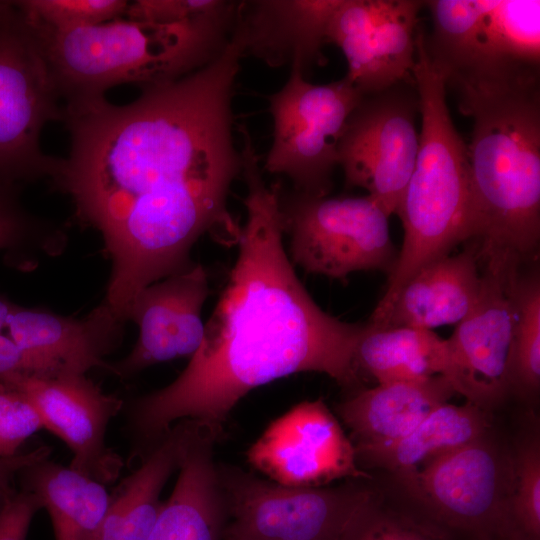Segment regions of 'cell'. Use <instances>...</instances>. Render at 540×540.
Here are the masks:
<instances>
[{"label": "cell", "instance_id": "d590c367", "mask_svg": "<svg viewBox=\"0 0 540 540\" xmlns=\"http://www.w3.org/2000/svg\"><path fill=\"white\" fill-rule=\"evenodd\" d=\"M50 454L49 446L42 445L12 457L0 458V511L17 491L14 484L21 470L35 462L49 458Z\"/></svg>", "mask_w": 540, "mask_h": 540}, {"label": "cell", "instance_id": "cb8c5ba5", "mask_svg": "<svg viewBox=\"0 0 540 540\" xmlns=\"http://www.w3.org/2000/svg\"><path fill=\"white\" fill-rule=\"evenodd\" d=\"M487 412L467 401L445 403L430 412L401 440L356 456L367 466L384 468L404 483L435 459L489 431Z\"/></svg>", "mask_w": 540, "mask_h": 540}, {"label": "cell", "instance_id": "e575fe53", "mask_svg": "<svg viewBox=\"0 0 540 540\" xmlns=\"http://www.w3.org/2000/svg\"><path fill=\"white\" fill-rule=\"evenodd\" d=\"M52 369L20 347L6 332H0V379L11 375H49Z\"/></svg>", "mask_w": 540, "mask_h": 540}, {"label": "cell", "instance_id": "74e56055", "mask_svg": "<svg viewBox=\"0 0 540 540\" xmlns=\"http://www.w3.org/2000/svg\"><path fill=\"white\" fill-rule=\"evenodd\" d=\"M508 540H533V539L527 538L525 536H516V537L510 538Z\"/></svg>", "mask_w": 540, "mask_h": 540}, {"label": "cell", "instance_id": "ba28073f", "mask_svg": "<svg viewBox=\"0 0 540 540\" xmlns=\"http://www.w3.org/2000/svg\"><path fill=\"white\" fill-rule=\"evenodd\" d=\"M228 522L224 540H339L374 494L346 483L290 486L217 464Z\"/></svg>", "mask_w": 540, "mask_h": 540}, {"label": "cell", "instance_id": "7a4b0ae2", "mask_svg": "<svg viewBox=\"0 0 540 540\" xmlns=\"http://www.w3.org/2000/svg\"><path fill=\"white\" fill-rule=\"evenodd\" d=\"M241 156L247 217L237 258L185 369L126 407L134 457L182 420L219 438L245 395L285 376L318 372L343 386L358 383L354 352L365 325L333 317L309 295L284 248L281 186L265 183L251 141Z\"/></svg>", "mask_w": 540, "mask_h": 540}, {"label": "cell", "instance_id": "44dd1931", "mask_svg": "<svg viewBox=\"0 0 540 540\" xmlns=\"http://www.w3.org/2000/svg\"><path fill=\"white\" fill-rule=\"evenodd\" d=\"M481 288L477 248L471 243L457 254L428 263L399 289L387 309L368 325L432 330L458 324L474 308Z\"/></svg>", "mask_w": 540, "mask_h": 540}, {"label": "cell", "instance_id": "484cf974", "mask_svg": "<svg viewBox=\"0 0 540 540\" xmlns=\"http://www.w3.org/2000/svg\"><path fill=\"white\" fill-rule=\"evenodd\" d=\"M180 425L175 424L111 494L98 540H148L161 492L178 468Z\"/></svg>", "mask_w": 540, "mask_h": 540}, {"label": "cell", "instance_id": "d6a6232c", "mask_svg": "<svg viewBox=\"0 0 540 540\" xmlns=\"http://www.w3.org/2000/svg\"><path fill=\"white\" fill-rule=\"evenodd\" d=\"M224 0H136L128 3L125 18L153 23H177L210 14Z\"/></svg>", "mask_w": 540, "mask_h": 540}, {"label": "cell", "instance_id": "3957f363", "mask_svg": "<svg viewBox=\"0 0 540 540\" xmlns=\"http://www.w3.org/2000/svg\"><path fill=\"white\" fill-rule=\"evenodd\" d=\"M473 119L467 145L471 238L479 264L524 266L540 242V85L458 89Z\"/></svg>", "mask_w": 540, "mask_h": 540}, {"label": "cell", "instance_id": "4fadbf2b", "mask_svg": "<svg viewBox=\"0 0 540 540\" xmlns=\"http://www.w3.org/2000/svg\"><path fill=\"white\" fill-rule=\"evenodd\" d=\"M522 268L499 262L480 264L477 303L447 339L452 364L450 381L457 393L485 411L511 393L514 289Z\"/></svg>", "mask_w": 540, "mask_h": 540}, {"label": "cell", "instance_id": "1f68e13d", "mask_svg": "<svg viewBox=\"0 0 540 540\" xmlns=\"http://www.w3.org/2000/svg\"><path fill=\"white\" fill-rule=\"evenodd\" d=\"M42 428L41 418L29 400L0 383V458L20 453L26 440Z\"/></svg>", "mask_w": 540, "mask_h": 540}, {"label": "cell", "instance_id": "ffe728a7", "mask_svg": "<svg viewBox=\"0 0 540 540\" xmlns=\"http://www.w3.org/2000/svg\"><path fill=\"white\" fill-rule=\"evenodd\" d=\"M125 322L104 301L79 319L16 305L4 332L57 370L85 374L109 370L104 358L121 344Z\"/></svg>", "mask_w": 540, "mask_h": 540}, {"label": "cell", "instance_id": "ac0fdd59", "mask_svg": "<svg viewBox=\"0 0 540 540\" xmlns=\"http://www.w3.org/2000/svg\"><path fill=\"white\" fill-rule=\"evenodd\" d=\"M340 0L238 1L231 36L243 56H253L270 67L297 65L303 75L327 58V29Z\"/></svg>", "mask_w": 540, "mask_h": 540}, {"label": "cell", "instance_id": "6da1fadb", "mask_svg": "<svg viewBox=\"0 0 540 540\" xmlns=\"http://www.w3.org/2000/svg\"><path fill=\"white\" fill-rule=\"evenodd\" d=\"M243 57L231 37L208 65L141 88L129 104L64 105L70 150L51 182L100 233L111 260L103 301L120 316L145 287L189 266L205 233L237 241L227 199L242 172L232 98Z\"/></svg>", "mask_w": 540, "mask_h": 540}, {"label": "cell", "instance_id": "603a6c76", "mask_svg": "<svg viewBox=\"0 0 540 540\" xmlns=\"http://www.w3.org/2000/svg\"><path fill=\"white\" fill-rule=\"evenodd\" d=\"M18 478L47 510L55 540H98L111 498L106 485L49 458L25 467Z\"/></svg>", "mask_w": 540, "mask_h": 540}, {"label": "cell", "instance_id": "d4e9b609", "mask_svg": "<svg viewBox=\"0 0 540 540\" xmlns=\"http://www.w3.org/2000/svg\"><path fill=\"white\" fill-rule=\"evenodd\" d=\"M354 362L378 384L410 382L436 375L450 380L452 364L447 339L432 330L365 325ZM452 383V382H451Z\"/></svg>", "mask_w": 540, "mask_h": 540}, {"label": "cell", "instance_id": "5bb4252c", "mask_svg": "<svg viewBox=\"0 0 540 540\" xmlns=\"http://www.w3.org/2000/svg\"><path fill=\"white\" fill-rule=\"evenodd\" d=\"M0 383L25 396L38 412L43 427L72 452L70 467L104 485L123 470V458L106 444L110 421L124 408L117 396L76 372L52 375H11Z\"/></svg>", "mask_w": 540, "mask_h": 540}, {"label": "cell", "instance_id": "9c48e42d", "mask_svg": "<svg viewBox=\"0 0 540 540\" xmlns=\"http://www.w3.org/2000/svg\"><path fill=\"white\" fill-rule=\"evenodd\" d=\"M280 211L289 258L308 273L344 279L357 271L390 274L396 266L389 216L368 195L284 194L281 188Z\"/></svg>", "mask_w": 540, "mask_h": 540}, {"label": "cell", "instance_id": "52a82bcc", "mask_svg": "<svg viewBox=\"0 0 540 540\" xmlns=\"http://www.w3.org/2000/svg\"><path fill=\"white\" fill-rule=\"evenodd\" d=\"M53 121H64V104L38 40L13 1H0V182L55 177L62 158L41 147Z\"/></svg>", "mask_w": 540, "mask_h": 540}, {"label": "cell", "instance_id": "4316f807", "mask_svg": "<svg viewBox=\"0 0 540 540\" xmlns=\"http://www.w3.org/2000/svg\"><path fill=\"white\" fill-rule=\"evenodd\" d=\"M515 321L509 364L511 392L535 395L540 387V275L520 270L514 289Z\"/></svg>", "mask_w": 540, "mask_h": 540}, {"label": "cell", "instance_id": "83f0119b", "mask_svg": "<svg viewBox=\"0 0 540 540\" xmlns=\"http://www.w3.org/2000/svg\"><path fill=\"white\" fill-rule=\"evenodd\" d=\"M19 188L0 182V251L11 261L34 254H60L67 240L64 229L30 213L21 202Z\"/></svg>", "mask_w": 540, "mask_h": 540}, {"label": "cell", "instance_id": "f546056e", "mask_svg": "<svg viewBox=\"0 0 540 540\" xmlns=\"http://www.w3.org/2000/svg\"><path fill=\"white\" fill-rule=\"evenodd\" d=\"M513 458L512 517L518 533L540 540V444L526 437Z\"/></svg>", "mask_w": 540, "mask_h": 540}, {"label": "cell", "instance_id": "2e32d148", "mask_svg": "<svg viewBox=\"0 0 540 540\" xmlns=\"http://www.w3.org/2000/svg\"><path fill=\"white\" fill-rule=\"evenodd\" d=\"M247 458L270 480L290 486L369 477L358 467L351 440L320 399L301 402L269 424Z\"/></svg>", "mask_w": 540, "mask_h": 540}, {"label": "cell", "instance_id": "7402d4cb", "mask_svg": "<svg viewBox=\"0 0 540 540\" xmlns=\"http://www.w3.org/2000/svg\"><path fill=\"white\" fill-rule=\"evenodd\" d=\"M455 393L446 376L436 375L360 390L337 410L352 433L357 456L401 440Z\"/></svg>", "mask_w": 540, "mask_h": 540}, {"label": "cell", "instance_id": "e0dca14e", "mask_svg": "<svg viewBox=\"0 0 540 540\" xmlns=\"http://www.w3.org/2000/svg\"><path fill=\"white\" fill-rule=\"evenodd\" d=\"M208 294L207 272L199 263L145 287L128 313L138 326V339L109 371L124 379L157 363L192 357L203 341L202 308Z\"/></svg>", "mask_w": 540, "mask_h": 540}, {"label": "cell", "instance_id": "9a60e30c", "mask_svg": "<svg viewBox=\"0 0 540 540\" xmlns=\"http://www.w3.org/2000/svg\"><path fill=\"white\" fill-rule=\"evenodd\" d=\"M424 1L340 0L327 29L338 46L346 77L365 97L413 81L418 16Z\"/></svg>", "mask_w": 540, "mask_h": 540}, {"label": "cell", "instance_id": "4dcf8cb0", "mask_svg": "<svg viewBox=\"0 0 540 540\" xmlns=\"http://www.w3.org/2000/svg\"><path fill=\"white\" fill-rule=\"evenodd\" d=\"M339 540H447L442 530L385 507L371 498L358 511Z\"/></svg>", "mask_w": 540, "mask_h": 540}, {"label": "cell", "instance_id": "277c9868", "mask_svg": "<svg viewBox=\"0 0 540 540\" xmlns=\"http://www.w3.org/2000/svg\"><path fill=\"white\" fill-rule=\"evenodd\" d=\"M238 1L177 23L125 17L55 31L27 21L64 105L104 98L112 87L175 81L215 60L230 41ZM24 17V16H23Z\"/></svg>", "mask_w": 540, "mask_h": 540}, {"label": "cell", "instance_id": "8d00e7d4", "mask_svg": "<svg viewBox=\"0 0 540 540\" xmlns=\"http://www.w3.org/2000/svg\"><path fill=\"white\" fill-rule=\"evenodd\" d=\"M16 304L8 298L0 294V332H3L8 320Z\"/></svg>", "mask_w": 540, "mask_h": 540}, {"label": "cell", "instance_id": "8fae6325", "mask_svg": "<svg viewBox=\"0 0 540 540\" xmlns=\"http://www.w3.org/2000/svg\"><path fill=\"white\" fill-rule=\"evenodd\" d=\"M402 484L438 523L471 540L522 536L512 517L513 458L489 431Z\"/></svg>", "mask_w": 540, "mask_h": 540}, {"label": "cell", "instance_id": "7c38bea8", "mask_svg": "<svg viewBox=\"0 0 540 540\" xmlns=\"http://www.w3.org/2000/svg\"><path fill=\"white\" fill-rule=\"evenodd\" d=\"M396 87L362 99L338 147L346 184L365 189L388 216L397 213L419 147L418 97Z\"/></svg>", "mask_w": 540, "mask_h": 540}, {"label": "cell", "instance_id": "5b68a950", "mask_svg": "<svg viewBox=\"0 0 540 540\" xmlns=\"http://www.w3.org/2000/svg\"><path fill=\"white\" fill-rule=\"evenodd\" d=\"M413 79L422 123L415 166L396 213L403 225V244L372 318L387 309L415 272L471 238L467 145L453 124L445 80L427 54L421 31L416 36Z\"/></svg>", "mask_w": 540, "mask_h": 540}, {"label": "cell", "instance_id": "836d02e7", "mask_svg": "<svg viewBox=\"0 0 540 540\" xmlns=\"http://www.w3.org/2000/svg\"><path fill=\"white\" fill-rule=\"evenodd\" d=\"M42 509L32 493L16 491L0 511V540H26L34 515Z\"/></svg>", "mask_w": 540, "mask_h": 540}, {"label": "cell", "instance_id": "d6986e66", "mask_svg": "<svg viewBox=\"0 0 540 540\" xmlns=\"http://www.w3.org/2000/svg\"><path fill=\"white\" fill-rule=\"evenodd\" d=\"M178 423V478L148 540H224L228 514L214 462L217 438L193 421Z\"/></svg>", "mask_w": 540, "mask_h": 540}, {"label": "cell", "instance_id": "8992f818", "mask_svg": "<svg viewBox=\"0 0 540 540\" xmlns=\"http://www.w3.org/2000/svg\"><path fill=\"white\" fill-rule=\"evenodd\" d=\"M427 54L446 86H509L540 79L539 0H430Z\"/></svg>", "mask_w": 540, "mask_h": 540}, {"label": "cell", "instance_id": "30bf717a", "mask_svg": "<svg viewBox=\"0 0 540 540\" xmlns=\"http://www.w3.org/2000/svg\"><path fill=\"white\" fill-rule=\"evenodd\" d=\"M266 98L274 130L264 169L285 175L296 192L327 196L347 121L364 96L346 76L313 84L293 65L285 85Z\"/></svg>", "mask_w": 540, "mask_h": 540}, {"label": "cell", "instance_id": "f1b7e54d", "mask_svg": "<svg viewBox=\"0 0 540 540\" xmlns=\"http://www.w3.org/2000/svg\"><path fill=\"white\" fill-rule=\"evenodd\" d=\"M30 23L55 31L72 30L125 16L126 0H15Z\"/></svg>", "mask_w": 540, "mask_h": 540}]
</instances>
